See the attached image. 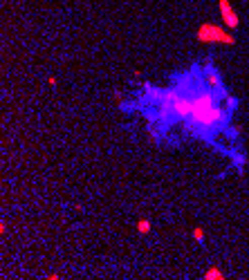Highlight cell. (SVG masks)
I'll use <instances>...</instances> for the list:
<instances>
[{
  "label": "cell",
  "instance_id": "6da1fadb",
  "mask_svg": "<svg viewBox=\"0 0 249 280\" xmlns=\"http://www.w3.org/2000/svg\"><path fill=\"white\" fill-rule=\"evenodd\" d=\"M198 43H204V45H214V43H220V45H236V38H233L231 32H225L220 25H214V23H202L198 34H195Z\"/></svg>",
  "mask_w": 249,
  "mask_h": 280
},
{
  "label": "cell",
  "instance_id": "7a4b0ae2",
  "mask_svg": "<svg viewBox=\"0 0 249 280\" xmlns=\"http://www.w3.org/2000/svg\"><path fill=\"white\" fill-rule=\"evenodd\" d=\"M218 7H220V18H222V25H227L229 27V32H233V29L240 27V18H238L236 9L231 7L229 0H220L218 3Z\"/></svg>",
  "mask_w": 249,
  "mask_h": 280
},
{
  "label": "cell",
  "instance_id": "3957f363",
  "mask_svg": "<svg viewBox=\"0 0 249 280\" xmlns=\"http://www.w3.org/2000/svg\"><path fill=\"white\" fill-rule=\"evenodd\" d=\"M204 85H209L211 90H218V92H227L225 85H222V79L218 74L216 65L214 63H206L204 65Z\"/></svg>",
  "mask_w": 249,
  "mask_h": 280
},
{
  "label": "cell",
  "instance_id": "277c9868",
  "mask_svg": "<svg viewBox=\"0 0 249 280\" xmlns=\"http://www.w3.org/2000/svg\"><path fill=\"white\" fill-rule=\"evenodd\" d=\"M202 278H204V280H225L227 276H225V271H220L218 267H209Z\"/></svg>",
  "mask_w": 249,
  "mask_h": 280
},
{
  "label": "cell",
  "instance_id": "5b68a950",
  "mask_svg": "<svg viewBox=\"0 0 249 280\" xmlns=\"http://www.w3.org/2000/svg\"><path fill=\"white\" fill-rule=\"evenodd\" d=\"M137 233H142V236H146V233H150V222L146 220V217H142V220L137 222Z\"/></svg>",
  "mask_w": 249,
  "mask_h": 280
},
{
  "label": "cell",
  "instance_id": "8992f818",
  "mask_svg": "<svg viewBox=\"0 0 249 280\" xmlns=\"http://www.w3.org/2000/svg\"><path fill=\"white\" fill-rule=\"evenodd\" d=\"M193 240L195 242H204V229H202V226H193Z\"/></svg>",
  "mask_w": 249,
  "mask_h": 280
}]
</instances>
